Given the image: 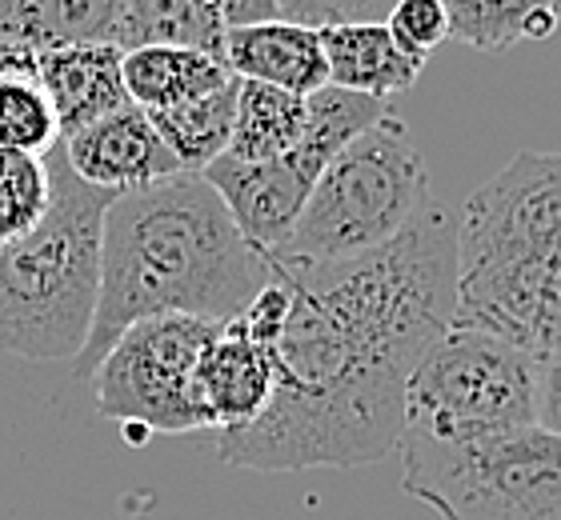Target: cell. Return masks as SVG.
I'll return each mask as SVG.
<instances>
[{"instance_id":"3","label":"cell","mask_w":561,"mask_h":520,"mask_svg":"<svg viewBox=\"0 0 561 520\" xmlns=\"http://www.w3.org/2000/svg\"><path fill=\"white\" fill-rule=\"evenodd\" d=\"M53 200L21 241L0 244V353L72 360L93 328L101 289V224L113 193L77 181L60 145L45 157Z\"/></svg>"},{"instance_id":"5","label":"cell","mask_w":561,"mask_h":520,"mask_svg":"<svg viewBox=\"0 0 561 520\" xmlns=\"http://www.w3.org/2000/svg\"><path fill=\"white\" fill-rule=\"evenodd\" d=\"M538 425V357L449 324L413 365L398 444L461 449Z\"/></svg>"},{"instance_id":"16","label":"cell","mask_w":561,"mask_h":520,"mask_svg":"<svg viewBox=\"0 0 561 520\" xmlns=\"http://www.w3.org/2000/svg\"><path fill=\"white\" fill-rule=\"evenodd\" d=\"M121 81L137 108L161 113V108H176L205 93H217L221 84L233 81V72L225 69L221 57L201 53V48L149 45L129 48L121 57Z\"/></svg>"},{"instance_id":"8","label":"cell","mask_w":561,"mask_h":520,"mask_svg":"<svg viewBox=\"0 0 561 520\" xmlns=\"http://www.w3.org/2000/svg\"><path fill=\"white\" fill-rule=\"evenodd\" d=\"M217 336V324L197 316H149L129 324L89 377L96 413L125 428L185 437L213 428L197 401V360Z\"/></svg>"},{"instance_id":"18","label":"cell","mask_w":561,"mask_h":520,"mask_svg":"<svg viewBox=\"0 0 561 520\" xmlns=\"http://www.w3.org/2000/svg\"><path fill=\"white\" fill-rule=\"evenodd\" d=\"M449 36L478 53H510L517 41H550L561 0H442Z\"/></svg>"},{"instance_id":"25","label":"cell","mask_w":561,"mask_h":520,"mask_svg":"<svg viewBox=\"0 0 561 520\" xmlns=\"http://www.w3.org/2000/svg\"><path fill=\"white\" fill-rule=\"evenodd\" d=\"M538 425L561 437V348L538 357Z\"/></svg>"},{"instance_id":"12","label":"cell","mask_w":561,"mask_h":520,"mask_svg":"<svg viewBox=\"0 0 561 520\" xmlns=\"http://www.w3.org/2000/svg\"><path fill=\"white\" fill-rule=\"evenodd\" d=\"M225 69L237 81H257L293 96H313L329 84L321 28L297 21L241 24L225 33Z\"/></svg>"},{"instance_id":"24","label":"cell","mask_w":561,"mask_h":520,"mask_svg":"<svg viewBox=\"0 0 561 520\" xmlns=\"http://www.w3.org/2000/svg\"><path fill=\"white\" fill-rule=\"evenodd\" d=\"M389 9L393 0H280V21L325 28L341 21H386Z\"/></svg>"},{"instance_id":"4","label":"cell","mask_w":561,"mask_h":520,"mask_svg":"<svg viewBox=\"0 0 561 520\" xmlns=\"http://www.w3.org/2000/svg\"><path fill=\"white\" fill-rule=\"evenodd\" d=\"M430 200L421 149L405 120L386 113L325 164L297 220L270 253V265L309 268L362 256L393 241Z\"/></svg>"},{"instance_id":"6","label":"cell","mask_w":561,"mask_h":520,"mask_svg":"<svg viewBox=\"0 0 561 520\" xmlns=\"http://www.w3.org/2000/svg\"><path fill=\"white\" fill-rule=\"evenodd\" d=\"M405 497L442 520H561V437L526 425L505 437L437 449L398 444Z\"/></svg>"},{"instance_id":"10","label":"cell","mask_w":561,"mask_h":520,"mask_svg":"<svg viewBox=\"0 0 561 520\" xmlns=\"http://www.w3.org/2000/svg\"><path fill=\"white\" fill-rule=\"evenodd\" d=\"M60 152H65L77 181L101 188V193H113V197L140 193V188L161 185V181L181 173L176 157L169 152L161 132L152 128L149 113L137 104H125L117 113L84 125L81 132L65 137Z\"/></svg>"},{"instance_id":"2","label":"cell","mask_w":561,"mask_h":520,"mask_svg":"<svg viewBox=\"0 0 561 520\" xmlns=\"http://www.w3.org/2000/svg\"><path fill=\"white\" fill-rule=\"evenodd\" d=\"M270 280V256L245 241L201 173L125 193L101 224V289L72 377L89 381L129 324L197 316L221 328L257 301Z\"/></svg>"},{"instance_id":"17","label":"cell","mask_w":561,"mask_h":520,"mask_svg":"<svg viewBox=\"0 0 561 520\" xmlns=\"http://www.w3.org/2000/svg\"><path fill=\"white\" fill-rule=\"evenodd\" d=\"M60 145V125L45 84L36 77V53L0 41V149L48 157Z\"/></svg>"},{"instance_id":"22","label":"cell","mask_w":561,"mask_h":520,"mask_svg":"<svg viewBox=\"0 0 561 520\" xmlns=\"http://www.w3.org/2000/svg\"><path fill=\"white\" fill-rule=\"evenodd\" d=\"M53 200V176L45 157L0 149V244L33 232Z\"/></svg>"},{"instance_id":"9","label":"cell","mask_w":561,"mask_h":520,"mask_svg":"<svg viewBox=\"0 0 561 520\" xmlns=\"http://www.w3.org/2000/svg\"><path fill=\"white\" fill-rule=\"evenodd\" d=\"M561 253V152H517L457 217V277Z\"/></svg>"},{"instance_id":"15","label":"cell","mask_w":561,"mask_h":520,"mask_svg":"<svg viewBox=\"0 0 561 520\" xmlns=\"http://www.w3.org/2000/svg\"><path fill=\"white\" fill-rule=\"evenodd\" d=\"M125 0H0V41L33 53L65 45H117Z\"/></svg>"},{"instance_id":"7","label":"cell","mask_w":561,"mask_h":520,"mask_svg":"<svg viewBox=\"0 0 561 520\" xmlns=\"http://www.w3.org/2000/svg\"><path fill=\"white\" fill-rule=\"evenodd\" d=\"M386 113H393L389 101H374V96L345 93V89L325 84L321 93L309 96V128L289 152L257 164L221 157L201 176L217 188V197L225 200L237 229L245 232V241L270 256L297 220L301 205L309 200L325 164Z\"/></svg>"},{"instance_id":"21","label":"cell","mask_w":561,"mask_h":520,"mask_svg":"<svg viewBox=\"0 0 561 520\" xmlns=\"http://www.w3.org/2000/svg\"><path fill=\"white\" fill-rule=\"evenodd\" d=\"M225 21L213 12L209 0H125L117 28V48H149V45H176L201 48L221 57L225 48Z\"/></svg>"},{"instance_id":"11","label":"cell","mask_w":561,"mask_h":520,"mask_svg":"<svg viewBox=\"0 0 561 520\" xmlns=\"http://www.w3.org/2000/svg\"><path fill=\"white\" fill-rule=\"evenodd\" d=\"M197 401L209 416L213 432H233L253 425L273 396V360L257 336L237 321L221 324L197 360L193 377Z\"/></svg>"},{"instance_id":"1","label":"cell","mask_w":561,"mask_h":520,"mask_svg":"<svg viewBox=\"0 0 561 520\" xmlns=\"http://www.w3.org/2000/svg\"><path fill=\"white\" fill-rule=\"evenodd\" d=\"M273 277L285 289L265 340L273 396L253 425L217 432V457L253 473L386 461L413 365L454 324L457 212L430 200L369 253Z\"/></svg>"},{"instance_id":"23","label":"cell","mask_w":561,"mask_h":520,"mask_svg":"<svg viewBox=\"0 0 561 520\" xmlns=\"http://www.w3.org/2000/svg\"><path fill=\"white\" fill-rule=\"evenodd\" d=\"M386 28L401 48L425 60L449 41V16L442 0H393V9L386 12Z\"/></svg>"},{"instance_id":"26","label":"cell","mask_w":561,"mask_h":520,"mask_svg":"<svg viewBox=\"0 0 561 520\" xmlns=\"http://www.w3.org/2000/svg\"><path fill=\"white\" fill-rule=\"evenodd\" d=\"M213 12L225 21V28H241V24L277 21L280 0H209Z\"/></svg>"},{"instance_id":"20","label":"cell","mask_w":561,"mask_h":520,"mask_svg":"<svg viewBox=\"0 0 561 520\" xmlns=\"http://www.w3.org/2000/svg\"><path fill=\"white\" fill-rule=\"evenodd\" d=\"M237 93H241V81L233 77V81L221 84L217 93H205V96H197V101L176 104V108L149 113L152 128L161 132L169 152L176 157L181 173H205L213 161H221L225 152H229Z\"/></svg>"},{"instance_id":"19","label":"cell","mask_w":561,"mask_h":520,"mask_svg":"<svg viewBox=\"0 0 561 520\" xmlns=\"http://www.w3.org/2000/svg\"><path fill=\"white\" fill-rule=\"evenodd\" d=\"M309 128V96H293L257 81H241L237 93L233 137H229V161H273L289 152Z\"/></svg>"},{"instance_id":"13","label":"cell","mask_w":561,"mask_h":520,"mask_svg":"<svg viewBox=\"0 0 561 520\" xmlns=\"http://www.w3.org/2000/svg\"><path fill=\"white\" fill-rule=\"evenodd\" d=\"M121 57L125 53L117 45H65L36 53V77L53 101L60 140L133 104L121 81Z\"/></svg>"},{"instance_id":"14","label":"cell","mask_w":561,"mask_h":520,"mask_svg":"<svg viewBox=\"0 0 561 520\" xmlns=\"http://www.w3.org/2000/svg\"><path fill=\"white\" fill-rule=\"evenodd\" d=\"M325 69L333 89L362 93L374 101H393L413 89L430 60L401 48L386 21H341L321 28Z\"/></svg>"}]
</instances>
